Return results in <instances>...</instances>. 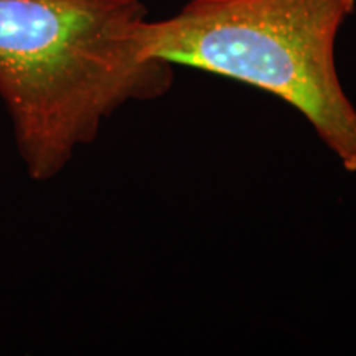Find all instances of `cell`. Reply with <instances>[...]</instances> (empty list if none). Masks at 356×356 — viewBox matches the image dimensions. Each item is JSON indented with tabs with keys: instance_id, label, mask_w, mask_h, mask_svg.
Segmentation results:
<instances>
[{
	"instance_id": "2",
	"label": "cell",
	"mask_w": 356,
	"mask_h": 356,
	"mask_svg": "<svg viewBox=\"0 0 356 356\" xmlns=\"http://www.w3.org/2000/svg\"><path fill=\"white\" fill-rule=\"evenodd\" d=\"M356 0H190L149 20V58L248 84L300 113L346 172H356V108L337 70V38Z\"/></svg>"
},
{
	"instance_id": "1",
	"label": "cell",
	"mask_w": 356,
	"mask_h": 356,
	"mask_svg": "<svg viewBox=\"0 0 356 356\" xmlns=\"http://www.w3.org/2000/svg\"><path fill=\"white\" fill-rule=\"evenodd\" d=\"M145 22L140 0H0V99L32 180L60 175L118 111L170 91Z\"/></svg>"
}]
</instances>
